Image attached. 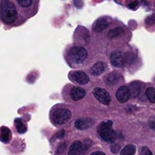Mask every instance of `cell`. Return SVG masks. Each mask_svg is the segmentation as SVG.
I'll list each match as a JSON object with an SVG mask.
<instances>
[{
  "label": "cell",
  "mask_w": 155,
  "mask_h": 155,
  "mask_svg": "<svg viewBox=\"0 0 155 155\" xmlns=\"http://www.w3.org/2000/svg\"><path fill=\"white\" fill-rule=\"evenodd\" d=\"M40 0H0V21L8 28L24 24L35 16Z\"/></svg>",
  "instance_id": "cell-1"
},
{
  "label": "cell",
  "mask_w": 155,
  "mask_h": 155,
  "mask_svg": "<svg viewBox=\"0 0 155 155\" xmlns=\"http://www.w3.org/2000/svg\"><path fill=\"white\" fill-rule=\"evenodd\" d=\"M96 39L112 44L126 43L130 40L131 32L121 21L104 16L98 18L92 25Z\"/></svg>",
  "instance_id": "cell-2"
},
{
  "label": "cell",
  "mask_w": 155,
  "mask_h": 155,
  "mask_svg": "<svg viewBox=\"0 0 155 155\" xmlns=\"http://www.w3.org/2000/svg\"><path fill=\"white\" fill-rule=\"evenodd\" d=\"M64 56L70 65H81L88 58V51L84 46L70 44L66 47Z\"/></svg>",
  "instance_id": "cell-3"
},
{
  "label": "cell",
  "mask_w": 155,
  "mask_h": 155,
  "mask_svg": "<svg viewBox=\"0 0 155 155\" xmlns=\"http://www.w3.org/2000/svg\"><path fill=\"white\" fill-rule=\"evenodd\" d=\"M71 113L70 111L65 108L53 107L50 111V119L55 126L62 125L70 119Z\"/></svg>",
  "instance_id": "cell-4"
},
{
  "label": "cell",
  "mask_w": 155,
  "mask_h": 155,
  "mask_svg": "<svg viewBox=\"0 0 155 155\" xmlns=\"http://www.w3.org/2000/svg\"><path fill=\"white\" fill-rule=\"evenodd\" d=\"M112 124L111 120H106L102 122L97 128V131L101 138L108 142H113L117 138L116 132L112 130Z\"/></svg>",
  "instance_id": "cell-5"
},
{
  "label": "cell",
  "mask_w": 155,
  "mask_h": 155,
  "mask_svg": "<svg viewBox=\"0 0 155 155\" xmlns=\"http://www.w3.org/2000/svg\"><path fill=\"white\" fill-rule=\"evenodd\" d=\"M110 59L113 66L116 68H123L125 62L121 49H115L110 53Z\"/></svg>",
  "instance_id": "cell-6"
},
{
  "label": "cell",
  "mask_w": 155,
  "mask_h": 155,
  "mask_svg": "<svg viewBox=\"0 0 155 155\" xmlns=\"http://www.w3.org/2000/svg\"><path fill=\"white\" fill-rule=\"evenodd\" d=\"M94 97L102 104L108 105L110 102V96L108 93L101 88H95L93 91Z\"/></svg>",
  "instance_id": "cell-7"
},
{
  "label": "cell",
  "mask_w": 155,
  "mask_h": 155,
  "mask_svg": "<svg viewBox=\"0 0 155 155\" xmlns=\"http://www.w3.org/2000/svg\"><path fill=\"white\" fill-rule=\"evenodd\" d=\"M116 97L117 100L120 103H124L128 101L130 97V93L128 88L125 86H122L116 91Z\"/></svg>",
  "instance_id": "cell-8"
},
{
  "label": "cell",
  "mask_w": 155,
  "mask_h": 155,
  "mask_svg": "<svg viewBox=\"0 0 155 155\" xmlns=\"http://www.w3.org/2000/svg\"><path fill=\"white\" fill-rule=\"evenodd\" d=\"M93 124V120L90 118L83 117L76 120L74 122L75 127L79 130H85L90 128Z\"/></svg>",
  "instance_id": "cell-9"
},
{
  "label": "cell",
  "mask_w": 155,
  "mask_h": 155,
  "mask_svg": "<svg viewBox=\"0 0 155 155\" xmlns=\"http://www.w3.org/2000/svg\"><path fill=\"white\" fill-rule=\"evenodd\" d=\"M12 138V133L11 130L5 126L0 127V141L5 144L8 143Z\"/></svg>",
  "instance_id": "cell-10"
},
{
  "label": "cell",
  "mask_w": 155,
  "mask_h": 155,
  "mask_svg": "<svg viewBox=\"0 0 155 155\" xmlns=\"http://www.w3.org/2000/svg\"><path fill=\"white\" fill-rule=\"evenodd\" d=\"M107 65L104 62L98 61L91 67L90 73L94 75H100L105 71Z\"/></svg>",
  "instance_id": "cell-11"
},
{
  "label": "cell",
  "mask_w": 155,
  "mask_h": 155,
  "mask_svg": "<svg viewBox=\"0 0 155 155\" xmlns=\"http://www.w3.org/2000/svg\"><path fill=\"white\" fill-rule=\"evenodd\" d=\"M85 95V91L80 87H74L70 90V97L72 100L77 101L82 99Z\"/></svg>",
  "instance_id": "cell-12"
},
{
  "label": "cell",
  "mask_w": 155,
  "mask_h": 155,
  "mask_svg": "<svg viewBox=\"0 0 155 155\" xmlns=\"http://www.w3.org/2000/svg\"><path fill=\"white\" fill-rule=\"evenodd\" d=\"M73 79L78 84L81 85L86 84L89 81L88 76L82 71H75L72 74Z\"/></svg>",
  "instance_id": "cell-13"
},
{
  "label": "cell",
  "mask_w": 155,
  "mask_h": 155,
  "mask_svg": "<svg viewBox=\"0 0 155 155\" xmlns=\"http://www.w3.org/2000/svg\"><path fill=\"white\" fill-rule=\"evenodd\" d=\"M14 126L16 131L19 134H24L27 131V125L26 122L21 118H16L14 120Z\"/></svg>",
  "instance_id": "cell-14"
},
{
  "label": "cell",
  "mask_w": 155,
  "mask_h": 155,
  "mask_svg": "<svg viewBox=\"0 0 155 155\" xmlns=\"http://www.w3.org/2000/svg\"><path fill=\"white\" fill-rule=\"evenodd\" d=\"M140 84L137 81H134L130 83L128 87V90L130 93V97L134 98L138 96L140 92Z\"/></svg>",
  "instance_id": "cell-15"
},
{
  "label": "cell",
  "mask_w": 155,
  "mask_h": 155,
  "mask_svg": "<svg viewBox=\"0 0 155 155\" xmlns=\"http://www.w3.org/2000/svg\"><path fill=\"white\" fill-rule=\"evenodd\" d=\"M144 27L150 32L155 31V14L147 16L145 18Z\"/></svg>",
  "instance_id": "cell-16"
},
{
  "label": "cell",
  "mask_w": 155,
  "mask_h": 155,
  "mask_svg": "<svg viewBox=\"0 0 155 155\" xmlns=\"http://www.w3.org/2000/svg\"><path fill=\"white\" fill-rule=\"evenodd\" d=\"M82 150V144L80 141L74 142L68 150V155H81Z\"/></svg>",
  "instance_id": "cell-17"
},
{
  "label": "cell",
  "mask_w": 155,
  "mask_h": 155,
  "mask_svg": "<svg viewBox=\"0 0 155 155\" xmlns=\"http://www.w3.org/2000/svg\"><path fill=\"white\" fill-rule=\"evenodd\" d=\"M136 151V148L134 145H128L122 150L120 155H134Z\"/></svg>",
  "instance_id": "cell-18"
},
{
  "label": "cell",
  "mask_w": 155,
  "mask_h": 155,
  "mask_svg": "<svg viewBox=\"0 0 155 155\" xmlns=\"http://www.w3.org/2000/svg\"><path fill=\"white\" fill-rule=\"evenodd\" d=\"M146 96L150 102L151 103H155V89L152 87H149L146 90Z\"/></svg>",
  "instance_id": "cell-19"
},
{
  "label": "cell",
  "mask_w": 155,
  "mask_h": 155,
  "mask_svg": "<svg viewBox=\"0 0 155 155\" xmlns=\"http://www.w3.org/2000/svg\"><path fill=\"white\" fill-rule=\"evenodd\" d=\"M119 75L118 74H116L115 73H110V74H108L107 79L108 84H116L119 81Z\"/></svg>",
  "instance_id": "cell-20"
},
{
  "label": "cell",
  "mask_w": 155,
  "mask_h": 155,
  "mask_svg": "<svg viewBox=\"0 0 155 155\" xmlns=\"http://www.w3.org/2000/svg\"><path fill=\"white\" fill-rule=\"evenodd\" d=\"M145 3L148 8L155 13V0H145Z\"/></svg>",
  "instance_id": "cell-21"
},
{
  "label": "cell",
  "mask_w": 155,
  "mask_h": 155,
  "mask_svg": "<svg viewBox=\"0 0 155 155\" xmlns=\"http://www.w3.org/2000/svg\"><path fill=\"white\" fill-rule=\"evenodd\" d=\"M140 155H153V154L148 147H143L141 149Z\"/></svg>",
  "instance_id": "cell-22"
},
{
  "label": "cell",
  "mask_w": 155,
  "mask_h": 155,
  "mask_svg": "<svg viewBox=\"0 0 155 155\" xmlns=\"http://www.w3.org/2000/svg\"><path fill=\"white\" fill-rule=\"evenodd\" d=\"M120 149V146L118 145H113L112 147H111V151L114 153H116V152L118 151V150H119Z\"/></svg>",
  "instance_id": "cell-23"
},
{
  "label": "cell",
  "mask_w": 155,
  "mask_h": 155,
  "mask_svg": "<svg viewBox=\"0 0 155 155\" xmlns=\"http://www.w3.org/2000/svg\"><path fill=\"white\" fill-rule=\"evenodd\" d=\"M90 155H105V154L101 151H96V152L92 153Z\"/></svg>",
  "instance_id": "cell-24"
},
{
  "label": "cell",
  "mask_w": 155,
  "mask_h": 155,
  "mask_svg": "<svg viewBox=\"0 0 155 155\" xmlns=\"http://www.w3.org/2000/svg\"><path fill=\"white\" fill-rule=\"evenodd\" d=\"M150 127L152 128V129H155V123L153 122H151V123H150L149 124Z\"/></svg>",
  "instance_id": "cell-25"
}]
</instances>
